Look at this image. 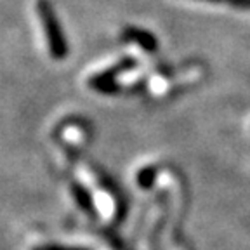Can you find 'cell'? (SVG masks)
Instances as JSON below:
<instances>
[{"instance_id":"6da1fadb","label":"cell","mask_w":250,"mask_h":250,"mask_svg":"<svg viewBox=\"0 0 250 250\" xmlns=\"http://www.w3.org/2000/svg\"><path fill=\"white\" fill-rule=\"evenodd\" d=\"M37 12H39L43 31H45V39H47V45H49V52H51V58L61 61V59H64L68 56V43H66V37L62 33L61 23H59L51 2L49 0H37Z\"/></svg>"},{"instance_id":"7a4b0ae2","label":"cell","mask_w":250,"mask_h":250,"mask_svg":"<svg viewBox=\"0 0 250 250\" xmlns=\"http://www.w3.org/2000/svg\"><path fill=\"white\" fill-rule=\"evenodd\" d=\"M136 59L132 58H124L120 59V61L115 64V66L108 68V70H104L103 73L99 75H94L92 78L89 80V85L90 89L94 90H99V92L103 94H111V92H117L118 90V85H117V77L122 73H125V71H130L136 68Z\"/></svg>"},{"instance_id":"3957f363","label":"cell","mask_w":250,"mask_h":250,"mask_svg":"<svg viewBox=\"0 0 250 250\" xmlns=\"http://www.w3.org/2000/svg\"><path fill=\"white\" fill-rule=\"evenodd\" d=\"M125 40H129V42H134L137 45H141L145 51L148 52H155L158 49V43H156V37L149 31L143 30V28H136V26H129L125 28L124 33H122Z\"/></svg>"},{"instance_id":"277c9868","label":"cell","mask_w":250,"mask_h":250,"mask_svg":"<svg viewBox=\"0 0 250 250\" xmlns=\"http://www.w3.org/2000/svg\"><path fill=\"white\" fill-rule=\"evenodd\" d=\"M73 193H75V198H77V202L80 203V207H82L83 210H87V212H92V198H90L89 191H87L85 188L77 186V184H75Z\"/></svg>"},{"instance_id":"5b68a950","label":"cell","mask_w":250,"mask_h":250,"mask_svg":"<svg viewBox=\"0 0 250 250\" xmlns=\"http://www.w3.org/2000/svg\"><path fill=\"white\" fill-rule=\"evenodd\" d=\"M205 2H214V4H229L238 9H250V0H205Z\"/></svg>"}]
</instances>
